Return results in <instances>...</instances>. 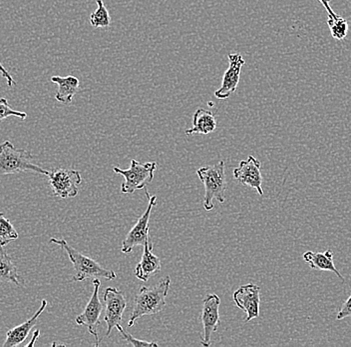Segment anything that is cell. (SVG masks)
I'll return each mask as SVG.
<instances>
[{
  "label": "cell",
  "mask_w": 351,
  "mask_h": 347,
  "mask_svg": "<svg viewBox=\"0 0 351 347\" xmlns=\"http://www.w3.org/2000/svg\"><path fill=\"white\" fill-rule=\"evenodd\" d=\"M171 278L166 276L159 284L154 287H143L135 298V306L130 315L128 326L132 327L135 322L145 315L159 313L166 307V298L170 289Z\"/></svg>",
  "instance_id": "cell-1"
},
{
  "label": "cell",
  "mask_w": 351,
  "mask_h": 347,
  "mask_svg": "<svg viewBox=\"0 0 351 347\" xmlns=\"http://www.w3.org/2000/svg\"><path fill=\"white\" fill-rule=\"evenodd\" d=\"M50 243L59 245L67 254L68 258L74 267L73 281L80 282V281L90 280V278L95 280L98 278L113 280L117 276L113 270L105 269L93 258H88L84 254L77 251L75 248L70 247L69 243L65 239L51 238Z\"/></svg>",
  "instance_id": "cell-2"
},
{
  "label": "cell",
  "mask_w": 351,
  "mask_h": 347,
  "mask_svg": "<svg viewBox=\"0 0 351 347\" xmlns=\"http://www.w3.org/2000/svg\"><path fill=\"white\" fill-rule=\"evenodd\" d=\"M30 151L19 149L6 140L0 144V175H15L19 172H37L47 175L49 171L33 164Z\"/></svg>",
  "instance_id": "cell-3"
},
{
  "label": "cell",
  "mask_w": 351,
  "mask_h": 347,
  "mask_svg": "<svg viewBox=\"0 0 351 347\" xmlns=\"http://www.w3.org/2000/svg\"><path fill=\"white\" fill-rule=\"evenodd\" d=\"M197 177L205 186V199L204 208L207 212L214 210V199L219 203L226 201V190H227V179H226L225 162L223 160L215 166H205L197 169Z\"/></svg>",
  "instance_id": "cell-4"
},
{
  "label": "cell",
  "mask_w": 351,
  "mask_h": 347,
  "mask_svg": "<svg viewBox=\"0 0 351 347\" xmlns=\"http://www.w3.org/2000/svg\"><path fill=\"white\" fill-rule=\"evenodd\" d=\"M157 166V162L155 161L141 164L136 159H132L129 169L114 168V172L124 177L121 186V192L123 194H133L135 191L146 188L153 181Z\"/></svg>",
  "instance_id": "cell-5"
},
{
  "label": "cell",
  "mask_w": 351,
  "mask_h": 347,
  "mask_svg": "<svg viewBox=\"0 0 351 347\" xmlns=\"http://www.w3.org/2000/svg\"><path fill=\"white\" fill-rule=\"evenodd\" d=\"M49 184L54 197L60 199L75 197L78 194V188L82 182L80 172L74 169H52L47 175Z\"/></svg>",
  "instance_id": "cell-6"
},
{
  "label": "cell",
  "mask_w": 351,
  "mask_h": 347,
  "mask_svg": "<svg viewBox=\"0 0 351 347\" xmlns=\"http://www.w3.org/2000/svg\"><path fill=\"white\" fill-rule=\"evenodd\" d=\"M146 195L149 201L146 212L138 219L137 223L132 227L129 234H127L126 238L123 241L122 248H121V251L123 254H131L133 248L144 247L145 243L150 239L149 237V221H150L153 208L157 205V197L155 195L150 197L147 190Z\"/></svg>",
  "instance_id": "cell-7"
},
{
  "label": "cell",
  "mask_w": 351,
  "mask_h": 347,
  "mask_svg": "<svg viewBox=\"0 0 351 347\" xmlns=\"http://www.w3.org/2000/svg\"><path fill=\"white\" fill-rule=\"evenodd\" d=\"M101 282L98 278L93 280V292L91 298L87 303L84 311L77 316L75 322L78 325H84L88 328L90 335L95 337V346H99L100 339L98 335V326L100 324V316L103 311V305L99 298Z\"/></svg>",
  "instance_id": "cell-8"
},
{
  "label": "cell",
  "mask_w": 351,
  "mask_h": 347,
  "mask_svg": "<svg viewBox=\"0 0 351 347\" xmlns=\"http://www.w3.org/2000/svg\"><path fill=\"white\" fill-rule=\"evenodd\" d=\"M219 305L221 300L217 294H208L204 300L202 309V324H203V336L201 344L208 347L212 344V335L218 331L221 318H219Z\"/></svg>",
  "instance_id": "cell-9"
},
{
  "label": "cell",
  "mask_w": 351,
  "mask_h": 347,
  "mask_svg": "<svg viewBox=\"0 0 351 347\" xmlns=\"http://www.w3.org/2000/svg\"><path fill=\"white\" fill-rule=\"evenodd\" d=\"M105 316L107 324L106 336H109L112 329L121 324L123 313L127 307L126 298L120 289L108 287L104 292Z\"/></svg>",
  "instance_id": "cell-10"
},
{
  "label": "cell",
  "mask_w": 351,
  "mask_h": 347,
  "mask_svg": "<svg viewBox=\"0 0 351 347\" xmlns=\"http://www.w3.org/2000/svg\"><path fill=\"white\" fill-rule=\"evenodd\" d=\"M232 298L237 306L247 314L245 322L260 316L261 289L258 285L254 283L241 285L238 291H234Z\"/></svg>",
  "instance_id": "cell-11"
},
{
  "label": "cell",
  "mask_w": 351,
  "mask_h": 347,
  "mask_svg": "<svg viewBox=\"0 0 351 347\" xmlns=\"http://www.w3.org/2000/svg\"><path fill=\"white\" fill-rule=\"evenodd\" d=\"M228 58L229 67L223 74L221 87L215 91V96L219 100H228L236 92L240 82L241 68L245 65V60L241 54H230Z\"/></svg>",
  "instance_id": "cell-12"
},
{
  "label": "cell",
  "mask_w": 351,
  "mask_h": 347,
  "mask_svg": "<svg viewBox=\"0 0 351 347\" xmlns=\"http://www.w3.org/2000/svg\"><path fill=\"white\" fill-rule=\"evenodd\" d=\"M262 164L256 157L250 155L247 160H241L238 168H234V177L243 186H250L263 195V177L261 172Z\"/></svg>",
  "instance_id": "cell-13"
},
{
  "label": "cell",
  "mask_w": 351,
  "mask_h": 347,
  "mask_svg": "<svg viewBox=\"0 0 351 347\" xmlns=\"http://www.w3.org/2000/svg\"><path fill=\"white\" fill-rule=\"evenodd\" d=\"M153 243L149 239L144 245V251L140 262L136 265L135 276L138 280L145 281L161 270V259L153 254Z\"/></svg>",
  "instance_id": "cell-14"
},
{
  "label": "cell",
  "mask_w": 351,
  "mask_h": 347,
  "mask_svg": "<svg viewBox=\"0 0 351 347\" xmlns=\"http://www.w3.org/2000/svg\"><path fill=\"white\" fill-rule=\"evenodd\" d=\"M46 306H47V302L43 300V302H41V306L39 307L38 311H36V313H35L32 318H29L27 322H23V324L21 325H17L14 328L10 329V331H8V335H6V339L5 342H4L3 347L21 346L22 342L27 338L33 327L36 325L39 316L45 311Z\"/></svg>",
  "instance_id": "cell-15"
},
{
  "label": "cell",
  "mask_w": 351,
  "mask_h": 347,
  "mask_svg": "<svg viewBox=\"0 0 351 347\" xmlns=\"http://www.w3.org/2000/svg\"><path fill=\"white\" fill-rule=\"evenodd\" d=\"M217 120L212 111L207 109H197L193 117V127L186 129V135H207L216 131Z\"/></svg>",
  "instance_id": "cell-16"
},
{
  "label": "cell",
  "mask_w": 351,
  "mask_h": 347,
  "mask_svg": "<svg viewBox=\"0 0 351 347\" xmlns=\"http://www.w3.org/2000/svg\"><path fill=\"white\" fill-rule=\"evenodd\" d=\"M52 82L58 85V90L55 94V100L62 104H69L72 102L74 96L79 89L80 81L73 76H68L66 78L61 76H52Z\"/></svg>",
  "instance_id": "cell-17"
},
{
  "label": "cell",
  "mask_w": 351,
  "mask_h": 347,
  "mask_svg": "<svg viewBox=\"0 0 351 347\" xmlns=\"http://www.w3.org/2000/svg\"><path fill=\"white\" fill-rule=\"evenodd\" d=\"M304 261L311 265V269L322 270V271H331L337 274L339 280H344L343 276L335 267V262H333V252L332 250H326L324 254L320 252L306 251L302 256Z\"/></svg>",
  "instance_id": "cell-18"
},
{
  "label": "cell",
  "mask_w": 351,
  "mask_h": 347,
  "mask_svg": "<svg viewBox=\"0 0 351 347\" xmlns=\"http://www.w3.org/2000/svg\"><path fill=\"white\" fill-rule=\"evenodd\" d=\"M0 282L13 283L17 287H23L25 284V280L19 274L16 265L1 245H0Z\"/></svg>",
  "instance_id": "cell-19"
},
{
  "label": "cell",
  "mask_w": 351,
  "mask_h": 347,
  "mask_svg": "<svg viewBox=\"0 0 351 347\" xmlns=\"http://www.w3.org/2000/svg\"><path fill=\"white\" fill-rule=\"evenodd\" d=\"M96 3H97L98 8L90 15V24L94 28L108 27L111 24L108 10L105 6L103 0H96Z\"/></svg>",
  "instance_id": "cell-20"
},
{
  "label": "cell",
  "mask_w": 351,
  "mask_h": 347,
  "mask_svg": "<svg viewBox=\"0 0 351 347\" xmlns=\"http://www.w3.org/2000/svg\"><path fill=\"white\" fill-rule=\"evenodd\" d=\"M19 238V232L15 230L10 219L4 216L3 212H0V245L5 247L10 241Z\"/></svg>",
  "instance_id": "cell-21"
},
{
  "label": "cell",
  "mask_w": 351,
  "mask_h": 347,
  "mask_svg": "<svg viewBox=\"0 0 351 347\" xmlns=\"http://www.w3.org/2000/svg\"><path fill=\"white\" fill-rule=\"evenodd\" d=\"M328 24L333 38L337 39V41H343L346 38L348 32V23L346 19L339 15L333 19L328 17Z\"/></svg>",
  "instance_id": "cell-22"
},
{
  "label": "cell",
  "mask_w": 351,
  "mask_h": 347,
  "mask_svg": "<svg viewBox=\"0 0 351 347\" xmlns=\"http://www.w3.org/2000/svg\"><path fill=\"white\" fill-rule=\"evenodd\" d=\"M10 116H15V117H19L21 118V120H24L27 117V113L14 111V109H11L10 103H8L6 98H0V122L10 117Z\"/></svg>",
  "instance_id": "cell-23"
},
{
  "label": "cell",
  "mask_w": 351,
  "mask_h": 347,
  "mask_svg": "<svg viewBox=\"0 0 351 347\" xmlns=\"http://www.w3.org/2000/svg\"><path fill=\"white\" fill-rule=\"evenodd\" d=\"M116 328L119 331L121 336L124 338L125 342H126L127 344H130L132 346H158L157 342H145V340H140L137 339V338L133 337L128 331L123 329L121 324L117 325Z\"/></svg>",
  "instance_id": "cell-24"
},
{
  "label": "cell",
  "mask_w": 351,
  "mask_h": 347,
  "mask_svg": "<svg viewBox=\"0 0 351 347\" xmlns=\"http://www.w3.org/2000/svg\"><path fill=\"white\" fill-rule=\"evenodd\" d=\"M348 317L351 320V294L348 300L342 304L341 309L337 313V320H341Z\"/></svg>",
  "instance_id": "cell-25"
},
{
  "label": "cell",
  "mask_w": 351,
  "mask_h": 347,
  "mask_svg": "<svg viewBox=\"0 0 351 347\" xmlns=\"http://www.w3.org/2000/svg\"><path fill=\"white\" fill-rule=\"evenodd\" d=\"M0 74H1L2 78H5L8 87H12L16 85V83H15L14 79H13L12 76H10V72H8V70L4 68L1 63H0Z\"/></svg>",
  "instance_id": "cell-26"
},
{
  "label": "cell",
  "mask_w": 351,
  "mask_h": 347,
  "mask_svg": "<svg viewBox=\"0 0 351 347\" xmlns=\"http://www.w3.org/2000/svg\"><path fill=\"white\" fill-rule=\"evenodd\" d=\"M318 1H319L320 3L324 6V8H326V12L328 13L329 19H333V17L337 16V13L333 12L332 8H331L330 5H329V2H330L331 0H318Z\"/></svg>",
  "instance_id": "cell-27"
},
{
  "label": "cell",
  "mask_w": 351,
  "mask_h": 347,
  "mask_svg": "<svg viewBox=\"0 0 351 347\" xmlns=\"http://www.w3.org/2000/svg\"><path fill=\"white\" fill-rule=\"evenodd\" d=\"M39 335H40V331H35L34 333H33L32 342L27 344V347H32L34 346L35 342H36L37 338H38Z\"/></svg>",
  "instance_id": "cell-28"
}]
</instances>
